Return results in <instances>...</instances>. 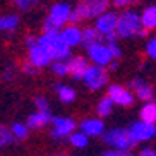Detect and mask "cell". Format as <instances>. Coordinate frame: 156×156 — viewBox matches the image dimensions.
I'll return each mask as SVG.
<instances>
[{"label":"cell","mask_w":156,"mask_h":156,"mask_svg":"<svg viewBox=\"0 0 156 156\" xmlns=\"http://www.w3.org/2000/svg\"><path fill=\"white\" fill-rule=\"evenodd\" d=\"M117 36L120 38H144L147 34V29L142 28L141 17L134 10H125L117 19Z\"/></svg>","instance_id":"1"},{"label":"cell","mask_w":156,"mask_h":156,"mask_svg":"<svg viewBox=\"0 0 156 156\" xmlns=\"http://www.w3.org/2000/svg\"><path fill=\"white\" fill-rule=\"evenodd\" d=\"M106 9H108V0H81L76 5V9L70 10L69 23L77 24L81 21H84V19L103 14Z\"/></svg>","instance_id":"2"},{"label":"cell","mask_w":156,"mask_h":156,"mask_svg":"<svg viewBox=\"0 0 156 156\" xmlns=\"http://www.w3.org/2000/svg\"><path fill=\"white\" fill-rule=\"evenodd\" d=\"M38 43L48 51L51 60H67L70 57V48L60 38V33H43Z\"/></svg>","instance_id":"3"},{"label":"cell","mask_w":156,"mask_h":156,"mask_svg":"<svg viewBox=\"0 0 156 156\" xmlns=\"http://www.w3.org/2000/svg\"><path fill=\"white\" fill-rule=\"evenodd\" d=\"M70 5L65 2H58L50 9V14L46 17L45 24H43V31L45 33H58L64 28L65 23H69L70 16Z\"/></svg>","instance_id":"4"},{"label":"cell","mask_w":156,"mask_h":156,"mask_svg":"<svg viewBox=\"0 0 156 156\" xmlns=\"http://www.w3.org/2000/svg\"><path fill=\"white\" fill-rule=\"evenodd\" d=\"M103 141L113 149H132L137 144L132 139L129 129H112L108 132H103Z\"/></svg>","instance_id":"5"},{"label":"cell","mask_w":156,"mask_h":156,"mask_svg":"<svg viewBox=\"0 0 156 156\" xmlns=\"http://www.w3.org/2000/svg\"><path fill=\"white\" fill-rule=\"evenodd\" d=\"M83 81L91 91H98L101 87L108 84V72H106L101 65H87L86 72L83 76Z\"/></svg>","instance_id":"6"},{"label":"cell","mask_w":156,"mask_h":156,"mask_svg":"<svg viewBox=\"0 0 156 156\" xmlns=\"http://www.w3.org/2000/svg\"><path fill=\"white\" fill-rule=\"evenodd\" d=\"M106 96L113 101V105H120V106H132L134 100H136V96L130 93V89L120 86V84H110Z\"/></svg>","instance_id":"7"},{"label":"cell","mask_w":156,"mask_h":156,"mask_svg":"<svg viewBox=\"0 0 156 156\" xmlns=\"http://www.w3.org/2000/svg\"><path fill=\"white\" fill-rule=\"evenodd\" d=\"M76 129V122L67 117H58V119H51V136L55 139L69 137Z\"/></svg>","instance_id":"8"},{"label":"cell","mask_w":156,"mask_h":156,"mask_svg":"<svg viewBox=\"0 0 156 156\" xmlns=\"http://www.w3.org/2000/svg\"><path fill=\"white\" fill-rule=\"evenodd\" d=\"M129 132H130V136L136 142L149 141L154 136V124H147L144 120H139V122H134L129 127Z\"/></svg>","instance_id":"9"},{"label":"cell","mask_w":156,"mask_h":156,"mask_svg":"<svg viewBox=\"0 0 156 156\" xmlns=\"http://www.w3.org/2000/svg\"><path fill=\"white\" fill-rule=\"evenodd\" d=\"M87 53H89V58H91L96 65H101V67L108 65L112 60H113L110 50H108V46L101 45V43H94V45L87 46Z\"/></svg>","instance_id":"10"},{"label":"cell","mask_w":156,"mask_h":156,"mask_svg":"<svg viewBox=\"0 0 156 156\" xmlns=\"http://www.w3.org/2000/svg\"><path fill=\"white\" fill-rule=\"evenodd\" d=\"M117 19H119V14L105 10L103 14L96 16V26H94V28H96L98 31L101 33V34L113 33L115 28H117Z\"/></svg>","instance_id":"11"},{"label":"cell","mask_w":156,"mask_h":156,"mask_svg":"<svg viewBox=\"0 0 156 156\" xmlns=\"http://www.w3.org/2000/svg\"><path fill=\"white\" fill-rule=\"evenodd\" d=\"M28 50H29V62H31L33 65H36L38 69L46 67V65L51 62V57L48 55V51H46L40 43L29 46Z\"/></svg>","instance_id":"12"},{"label":"cell","mask_w":156,"mask_h":156,"mask_svg":"<svg viewBox=\"0 0 156 156\" xmlns=\"http://www.w3.org/2000/svg\"><path fill=\"white\" fill-rule=\"evenodd\" d=\"M60 33V38L64 40V43L69 48H72V46H77L81 45V40H83V31L76 26V24H70V26H67V28H64Z\"/></svg>","instance_id":"13"},{"label":"cell","mask_w":156,"mask_h":156,"mask_svg":"<svg viewBox=\"0 0 156 156\" xmlns=\"http://www.w3.org/2000/svg\"><path fill=\"white\" fill-rule=\"evenodd\" d=\"M81 132H84L87 137H96L105 132V124L101 119H86L81 122Z\"/></svg>","instance_id":"14"},{"label":"cell","mask_w":156,"mask_h":156,"mask_svg":"<svg viewBox=\"0 0 156 156\" xmlns=\"http://www.w3.org/2000/svg\"><path fill=\"white\" fill-rule=\"evenodd\" d=\"M130 89L136 93V96L139 100H144V101H151L153 96H154V91L149 84H146L142 79H132L130 81Z\"/></svg>","instance_id":"15"},{"label":"cell","mask_w":156,"mask_h":156,"mask_svg":"<svg viewBox=\"0 0 156 156\" xmlns=\"http://www.w3.org/2000/svg\"><path fill=\"white\" fill-rule=\"evenodd\" d=\"M86 69H87V60L83 58V57H74L67 62V74H70L74 79H83Z\"/></svg>","instance_id":"16"},{"label":"cell","mask_w":156,"mask_h":156,"mask_svg":"<svg viewBox=\"0 0 156 156\" xmlns=\"http://www.w3.org/2000/svg\"><path fill=\"white\" fill-rule=\"evenodd\" d=\"M51 113L50 112H36V113H33L28 117V129H43L45 125H48L51 122Z\"/></svg>","instance_id":"17"},{"label":"cell","mask_w":156,"mask_h":156,"mask_svg":"<svg viewBox=\"0 0 156 156\" xmlns=\"http://www.w3.org/2000/svg\"><path fill=\"white\" fill-rule=\"evenodd\" d=\"M139 17H141V24L144 29H154L156 28V5L146 7Z\"/></svg>","instance_id":"18"},{"label":"cell","mask_w":156,"mask_h":156,"mask_svg":"<svg viewBox=\"0 0 156 156\" xmlns=\"http://www.w3.org/2000/svg\"><path fill=\"white\" fill-rule=\"evenodd\" d=\"M101 41H103V36H101V33L96 28H86L83 31V40H81V43H84L86 48L94 45V43H101Z\"/></svg>","instance_id":"19"},{"label":"cell","mask_w":156,"mask_h":156,"mask_svg":"<svg viewBox=\"0 0 156 156\" xmlns=\"http://www.w3.org/2000/svg\"><path fill=\"white\" fill-rule=\"evenodd\" d=\"M17 26H19V16L5 14V16L0 17V31L10 33V31H14Z\"/></svg>","instance_id":"20"},{"label":"cell","mask_w":156,"mask_h":156,"mask_svg":"<svg viewBox=\"0 0 156 156\" xmlns=\"http://www.w3.org/2000/svg\"><path fill=\"white\" fill-rule=\"evenodd\" d=\"M55 91L58 94L60 101L62 103H72L76 100V91H74L70 86H65V84H57L55 86Z\"/></svg>","instance_id":"21"},{"label":"cell","mask_w":156,"mask_h":156,"mask_svg":"<svg viewBox=\"0 0 156 156\" xmlns=\"http://www.w3.org/2000/svg\"><path fill=\"white\" fill-rule=\"evenodd\" d=\"M141 120L147 124H156V103H153V100L141 108Z\"/></svg>","instance_id":"22"},{"label":"cell","mask_w":156,"mask_h":156,"mask_svg":"<svg viewBox=\"0 0 156 156\" xmlns=\"http://www.w3.org/2000/svg\"><path fill=\"white\" fill-rule=\"evenodd\" d=\"M113 110V101L110 100L108 96L101 98L98 101V117H108Z\"/></svg>","instance_id":"23"},{"label":"cell","mask_w":156,"mask_h":156,"mask_svg":"<svg viewBox=\"0 0 156 156\" xmlns=\"http://www.w3.org/2000/svg\"><path fill=\"white\" fill-rule=\"evenodd\" d=\"M10 132H12V136H14V139H19V141H23V139H26L29 136V129L26 124H21V122H16L14 125H12V129H10Z\"/></svg>","instance_id":"24"},{"label":"cell","mask_w":156,"mask_h":156,"mask_svg":"<svg viewBox=\"0 0 156 156\" xmlns=\"http://www.w3.org/2000/svg\"><path fill=\"white\" fill-rule=\"evenodd\" d=\"M69 137H70V144L74 147H86L87 142H89V139L84 132H72Z\"/></svg>","instance_id":"25"},{"label":"cell","mask_w":156,"mask_h":156,"mask_svg":"<svg viewBox=\"0 0 156 156\" xmlns=\"http://www.w3.org/2000/svg\"><path fill=\"white\" fill-rule=\"evenodd\" d=\"M16 139L14 136H12V132H10V129H7L5 125L0 124V147H5L9 146V144H12Z\"/></svg>","instance_id":"26"},{"label":"cell","mask_w":156,"mask_h":156,"mask_svg":"<svg viewBox=\"0 0 156 156\" xmlns=\"http://www.w3.org/2000/svg\"><path fill=\"white\" fill-rule=\"evenodd\" d=\"M51 72L58 76V77L67 76V62L65 60H55V64L51 65Z\"/></svg>","instance_id":"27"},{"label":"cell","mask_w":156,"mask_h":156,"mask_svg":"<svg viewBox=\"0 0 156 156\" xmlns=\"http://www.w3.org/2000/svg\"><path fill=\"white\" fill-rule=\"evenodd\" d=\"M12 2L24 12H29V10H33L38 5V0H12Z\"/></svg>","instance_id":"28"},{"label":"cell","mask_w":156,"mask_h":156,"mask_svg":"<svg viewBox=\"0 0 156 156\" xmlns=\"http://www.w3.org/2000/svg\"><path fill=\"white\" fill-rule=\"evenodd\" d=\"M100 156H134L130 153V149H108V151H103Z\"/></svg>","instance_id":"29"},{"label":"cell","mask_w":156,"mask_h":156,"mask_svg":"<svg viewBox=\"0 0 156 156\" xmlns=\"http://www.w3.org/2000/svg\"><path fill=\"white\" fill-rule=\"evenodd\" d=\"M34 105H36L38 112H50V105H48V100L43 96H36L34 100Z\"/></svg>","instance_id":"30"},{"label":"cell","mask_w":156,"mask_h":156,"mask_svg":"<svg viewBox=\"0 0 156 156\" xmlns=\"http://www.w3.org/2000/svg\"><path fill=\"white\" fill-rule=\"evenodd\" d=\"M108 50H110V53H112V58H120V55H122V50L119 48V45H117V41H108Z\"/></svg>","instance_id":"31"},{"label":"cell","mask_w":156,"mask_h":156,"mask_svg":"<svg viewBox=\"0 0 156 156\" xmlns=\"http://www.w3.org/2000/svg\"><path fill=\"white\" fill-rule=\"evenodd\" d=\"M146 53L147 57H151V58L156 60V38H151L146 45Z\"/></svg>","instance_id":"32"},{"label":"cell","mask_w":156,"mask_h":156,"mask_svg":"<svg viewBox=\"0 0 156 156\" xmlns=\"http://www.w3.org/2000/svg\"><path fill=\"white\" fill-rule=\"evenodd\" d=\"M23 72H24V74H31V76H34V74L38 72V67H36V65H33L31 62H26V64L23 65Z\"/></svg>","instance_id":"33"},{"label":"cell","mask_w":156,"mask_h":156,"mask_svg":"<svg viewBox=\"0 0 156 156\" xmlns=\"http://www.w3.org/2000/svg\"><path fill=\"white\" fill-rule=\"evenodd\" d=\"M139 156H156V151L153 147H144L139 151Z\"/></svg>","instance_id":"34"},{"label":"cell","mask_w":156,"mask_h":156,"mask_svg":"<svg viewBox=\"0 0 156 156\" xmlns=\"http://www.w3.org/2000/svg\"><path fill=\"white\" fill-rule=\"evenodd\" d=\"M134 0H113V4L117 5V7H127V5H130Z\"/></svg>","instance_id":"35"},{"label":"cell","mask_w":156,"mask_h":156,"mask_svg":"<svg viewBox=\"0 0 156 156\" xmlns=\"http://www.w3.org/2000/svg\"><path fill=\"white\" fill-rule=\"evenodd\" d=\"M36 43H38V38H34V36H28V38H26V46H28V48H29V46H33V45H36Z\"/></svg>","instance_id":"36"},{"label":"cell","mask_w":156,"mask_h":156,"mask_svg":"<svg viewBox=\"0 0 156 156\" xmlns=\"http://www.w3.org/2000/svg\"><path fill=\"white\" fill-rule=\"evenodd\" d=\"M4 79H5V81H10V79H12V67H7V69H5Z\"/></svg>","instance_id":"37"},{"label":"cell","mask_w":156,"mask_h":156,"mask_svg":"<svg viewBox=\"0 0 156 156\" xmlns=\"http://www.w3.org/2000/svg\"><path fill=\"white\" fill-rule=\"evenodd\" d=\"M154 134H156V124H154Z\"/></svg>","instance_id":"38"}]
</instances>
